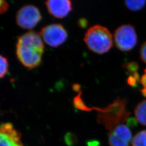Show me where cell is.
I'll use <instances>...</instances> for the list:
<instances>
[{
  "label": "cell",
  "instance_id": "cell-12",
  "mask_svg": "<svg viewBox=\"0 0 146 146\" xmlns=\"http://www.w3.org/2000/svg\"><path fill=\"white\" fill-rule=\"evenodd\" d=\"M146 4L145 0H129L125 1V5L126 7L131 11H140L142 9Z\"/></svg>",
  "mask_w": 146,
  "mask_h": 146
},
{
  "label": "cell",
  "instance_id": "cell-11",
  "mask_svg": "<svg viewBox=\"0 0 146 146\" xmlns=\"http://www.w3.org/2000/svg\"><path fill=\"white\" fill-rule=\"evenodd\" d=\"M132 146H146V130L136 133L131 141Z\"/></svg>",
  "mask_w": 146,
  "mask_h": 146
},
{
  "label": "cell",
  "instance_id": "cell-1",
  "mask_svg": "<svg viewBox=\"0 0 146 146\" xmlns=\"http://www.w3.org/2000/svg\"><path fill=\"white\" fill-rule=\"evenodd\" d=\"M44 52L42 37L36 32L28 31L18 37L16 45V56L28 69L36 68L41 64Z\"/></svg>",
  "mask_w": 146,
  "mask_h": 146
},
{
  "label": "cell",
  "instance_id": "cell-17",
  "mask_svg": "<svg viewBox=\"0 0 146 146\" xmlns=\"http://www.w3.org/2000/svg\"><path fill=\"white\" fill-rule=\"evenodd\" d=\"M9 3L5 1L1 0L0 1V13L3 14L5 13L8 11L9 8Z\"/></svg>",
  "mask_w": 146,
  "mask_h": 146
},
{
  "label": "cell",
  "instance_id": "cell-13",
  "mask_svg": "<svg viewBox=\"0 0 146 146\" xmlns=\"http://www.w3.org/2000/svg\"><path fill=\"white\" fill-rule=\"evenodd\" d=\"M0 64H1V71L0 78H3L7 74L9 70V63L7 58L2 55L0 56Z\"/></svg>",
  "mask_w": 146,
  "mask_h": 146
},
{
  "label": "cell",
  "instance_id": "cell-9",
  "mask_svg": "<svg viewBox=\"0 0 146 146\" xmlns=\"http://www.w3.org/2000/svg\"><path fill=\"white\" fill-rule=\"evenodd\" d=\"M49 13L57 19H63L72 10V3L68 0H48L45 2Z\"/></svg>",
  "mask_w": 146,
  "mask_h": 146
},
{
  "label": "cell",
  "instance_id": "cell-14",
  "mask_svg": "<svg viewBox=\"0 0 146 146\" xmlns=\"http://www.w3.org/2000/svg\"><path fill=\"white\" fill-rule=\"evenodd\" d=\"M141 78L139 73H136L133 75H129L127 80V82L129 86L131 87L135 88L138 86V84L140 83Z\"/></svg>",
  "mask_w": 146,
  "mask_h": 146
},
{
  "label": "cell",
  "instance_id": "cell-2",
  "mask_svg": "<svg viewBox=\"0 0 146 146\" xmlns=\"http://www.w3.org/2000/svg\"><path fill=\"white\" fill-rule=\"evenodd\" d=\"M127 100L125 99H117L107 107L104 108L96 107H89L87 106L85 109L86 111H90L93 110L99 111L97 116V121L100 124L104 125L106 128L109 131L113 129L121 123L127 121L131 115V112L126 108Z\"/></svg>",
  "mask_w": 146,
  "mask_h": 146
},
{
  "label": "cell",
  "instance_id": "cell-23",
  "mask_svg": "<svg viewBox=\"0 0 146 146\" xmlns=\"http://www.w3.org/2000/svg\"><path fill=\"white\" fill-rule=\"evenodd\" d=\"M145 73H146V68H145Z\"/></svg>",
  "mask_w": 146,
  "mask_h": 146
},
{
  "label": "cell",
  "instance_id": "cell-7",
  "mask_svg": "<svg viewBox=\"0 0 146 146\" xmlns=\"http://www.w3.org/2000/svg\"><path fill=\"white\" fill-rule=\"evenodd\" d=\"M21 133L10 122L1 124L0 146H24L21 140Z\"/></svg>",
  "mask_w": 146,
  "mask_h": 146
},
{
  "label": "cell",
  "instance_id": "cell-16",
  "mask_svg": "<svg viewBox=\"0 0 146 146\" xmlns=\"http://www.w3.org/2000/svg\"><path fill=\"white\" fill-rule=\"evenodd\" d=\"M140 55L141 60L144 63H146V41L144 42L141 46Z\"/></svg>",
  "mask_w": 146,
  "mask_h": 146
},
{
  "label": "cell",
  "instance_id": "cell-4",
  "mask_svg": "<svg viewBox=\"0 0 146 146\" xmlns=\"http://www.w3.org/2000/svg\"><path fill=\"white\" fill-rule=\"evenodd\" d=\"M114 38L116 46L122 52L131 50L137 42L135 29L131 25H123L118 27L114 33Z\"/></svg>",
  "mask_w": 146,
  "mask_h": 146
},
{
  "label": "cell",
  "instance_id": "cell-15",
  "mask_svg": "<svg viewBox=\"0 0 146 146\" xmlns=\"http://www.w3.org/2000/svg\"><path fill=\"white\" fill-rule=\"evenodd\" d=\"M123 67L125 69L129 74L133 75L137 73V70L139 69V66L137 63L134 61H131L130 62L123 64Z\"/></svg>",
  "mask_w": 146,
  "mask_h": 146
},
{
  "label": "cell",
  "instance_id": "cell-10",
  "mask_svg": "<svg viewBox=\"0 0 146 146\" xmlns=\"http://www.w3.org/2000/svg\"><path fill=\"white\" fill-rule=\"evenodd\" d=\"M134 114L137 121L142 125L146 126V100L142 101L136 106Z\"/></svg>",
  "mask_w": 146,
  "mask_h": 146
},
{
  "label": "cell",
  "instance_id": "cell-22",
  "mask_svg": "<svg viewBox=\"0 0 146 146\" xmlns=\"http://www.w3.org/2000/svg\"><path fill=\"white\" fill-rule=\"evenodd\" d=\"M141 93L142 95L146 98V88H143L141 90Z\"/></svg>",
  "mask_w": 146,
  "mask_h": 146
},
{
  "label": "cell",
  "instance_id": "cell-3",
  "mask_svg": "<svg viewBox=\"0 0 146 146\" xmlns=\"http://www.w3.org/2000/svg\"><path fill=\"white\" fill-rule=\"evenodd\" d=\"M84 41L89 50L99 54L108 52L113 45L111 33L106 27L99 25L89 28L85 34Z\"/></svg>",
  "mask_w": 146,
  "mask_h": 146
},
{
  "label": "cell",
  "instance_id": "cell-21",
  "mask_svg": "<svg viewBox=\"0 0 146 146\" xmlns=\"http://www.w3.org/2000/svg\"><path fill=\"white\" fill-rule=\"evenodd\" d=\"M73 90L75 92H79L80 91V88H81V86L78 84H74L73 85Z\"/></svg>",
  "mask_w": 146,
  "mask_h": 146
},
{
  "label": "cell",
  "instance_id": "cell-6",
  "mask_svg": "<svg viewBox=\"0 0 146 146\" xmlns=\"http://www.w3.org/2000/svg\"><path fill=\"white\" fill-rule=\"evenodd\" d=\"M42 15L40 10L32 5L23 6L17 11L16 22L18 26L24 29H31L41 20Z\"/></svg>",
  "mask_w": 146,
  "mask_h": 146
},
{
  "label": "cell",
  "instance_id": "cell-5",
  "mask_svg": "<svg viewBox=\"0 0 146 146\" xmlns=\"http://www.w3.org/2000/svg\"><path fill=\"white\" fill-rule=\"evenodd\" d=\"M43 40L50 47L56 48L66 41L68 33L62 25L53 23L43 27L40 31Z\"/></svg>",
  "mask_w": 146,
  "mask_h": 146
},
{
  "label": "cell",
  "instance_id": "cell-18",
  "mask_svg": "<svg viewBox=\"0 0 146 146\" xmlns=\"http://www.w3.org/2000/svg\"><path fill=\"white\" fill-rule=\"evenodd\" d=\"M127 124L129 127H134L137 125V121L134 118L129 117L127 121Z\"/></svg>",
  "mask_w": 146,
  "mask_h": 146
},
{
  "label": "cell",
  "instance_id": "cell-20",
  "mask_svg": "<svg viewBox=\"0 0 146 146\" xmlns=\"http://www.w3.org/2000/svg\"><path fill=\"white\" fill-rule=\"evenodd\" d=\"M140 83L143 86V88H146V74H144L142 75L141 77V80H140Z\"/></svg>",
  "mask_w": 146,
  "mask_h": 146
},
{
  "label": "cell",
  "instance_id": "cell-19",
  "mask_svg": "<svg viewBox=\"0 0 146 146\" xmlns=\"http://www.w3.org/2000/svg\"><path fill=\"white\" fill-rule=\"evenodd\" d=\"M78 25L79 27H80L81 28H84L88 26V21L86 19H84V18L80 19L78 20Z\"/></svg>",
  "mask_w": 146,
  "mask_h": 146
},
{
  "label": "cell",
  "instance_id": "cell-8",
  "mask_svg": "<svg viewBox=\"0 0 146 146\" xmlns=\"http://www.w3.org/2000/svg\"><path fill=\"white\" fill-rule=\"evenodd\" d=\"M132 140V133L127 125L121 124L110 131L108 142L110 146H129Z\"/></svg>",
  "mask_w": 146,
  "mask_h": 146
}]
</instances>
